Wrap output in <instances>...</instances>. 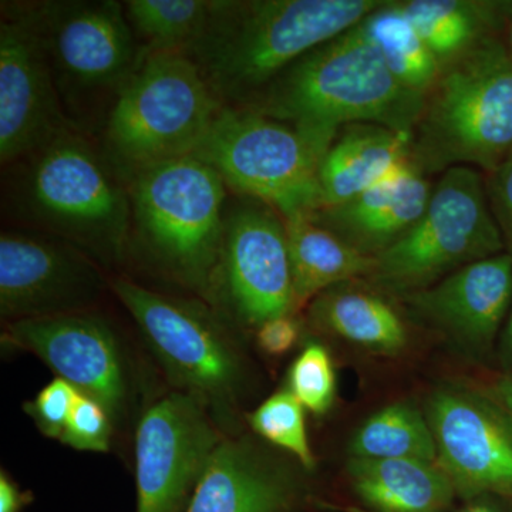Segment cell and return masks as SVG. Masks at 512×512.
Listing matches in <instances>:
<instances>
[{
  "label": "cell",
  "instance_id": "cell-1",
  "mask_svg": "<svg viewBox=\"0 0 512 512\" xmlns=\"http://www.w3.org/2000/svg\"><path fill=\"white\" fill-rule=\"evenodd\" d=\"M3 170V212L19 228L63 239L103 268L123 264L130 195L96 138L67 128Z\"/></svg>",
  "mask_w": 512,
  "mask_h": 512
},
{
  "label": "cell",
  "instance_id": "cell-2",
  "mask_svg": "<svg viewBox=\"0 0 512 512\" xmlns=\"http://www.w3.org/2000/svg\"><path fill=\"white\" fill-rule=\"evenodd\" d=\"M384 0H212L185 55L224 106L245 107L306 53L356 28Z\"/></svg>",
  "mask_w": 512,
  "mask_h": 512
},
{
  "label": "cell",
  "instance_id": "cell-3",
  "mask_svg": "<svg viewBox=\"0 0 512 512\" xmlns=\"http://www.w3.org/2000/svg\"><path fill=\"white\" fill-rule=\"evenodd\" d=\"M424 99L393 76L360 23L306 53L245 107L302 127L367 123L413 134Z\"/></svg>",
  "mask_w": 512,
  "mask_h": 512
},
{
  "label": "cell",
  "instance_id": "cell-4",
  "mask_svg": "<svg viewBox=\"0 0 512 512\" xmlns=\"http://www.w3.org/2000/svg\"><path fill=\"white\" fill-rule=\"evenodd\" d=\"M127 188L128 255L210 305L229 201L220 175L188 156L141 171Z\"/></svg>",
  "mask_w": 512,
  "mask_h": 512
},
{
  "label": "cell",
  "instance_id": "cell-5",
  "mask_svg": "<svg viewBox=\"0 0 512 512\" xmlns=\"http://www.w3.org/2000/svg\"><path fill=\"white\" fill-rule=\"evenodd\" d=\"M413 161L427 175L493 171L512 153V59L491 36L441 67L413 131Z\"/></svg>",
  "mask_w": 512,
  "mask_h": 512
},
{
  "label": "cell",
  "instance_id": "cell-6",
  "mask_svg": "<svg viewBox=\"0 0 512 512\" xmlns=\"http://www.w3.org/2000/svg\"><path fill=\"white\" fill-rule=\"evenodd\" d=\"M42 40L64 113L73 126L100 136L114 101L143 63L144 52L123 2H16Z\"/></svg>",
  "mask_w": 512,
  "mask_h": 512
},
{
  "label": "cell",
  "instance_id": "cell-7",
  "mask_svg": "<svg viewBox=\"0 0 512 512\" xmlns=\"http://www.w3.org/2000/svg\"><path fill=\"white\" fill-rule=\"evenodd\" d=\"M222 107L190 57L146 53L97 141L127 184L148 168L194 156Z\"/></svg>",
  "mask_w": 512,
  "mask_h": 512
},
{
  "label": "cell",
  "instance_id": "cell-8",
  "mask_svg": "<svg viewBox=\"0 0 512 512\" xmlns=\"http://www.w3.org/2000/svg\"><path fill=\"white\" fill-rule=\"evenodd\" d=\"M338 133L224 106L194 157L210 165L228 190L291 218L318 210L320 165Z\"/></svg>",
  "mask_w": 512,
  "mask_h": 512
},
{
  "label": "cell",
  "instance_id": "cell-9",
  "mask_svg": "<svg viewBox=\"0 0 512 512\" xmlns=\"http://www.w3.org/2000/svg\"><path fill=\"white\" fill-rule=\"evenodd\" d=\"M504 235L477 168H448L434 185L420 220L376 258L367 281L407 295L437 284L464 266L503 254Z\"/></svg>",
  "mask_w": 512,
  "mask_h": 512
},
{
  "label": "cell",
  "instance_id": "cell-10",
  "mask_svg": "<svg viewBox=\"0 0 512 512\" xmlns=\"http://www.w3.org/2000/svg\"><path fill=\"white\" fill-rule=\"evenodd\" d=\"M110 288L178 390L221 419L231 412L244 386V365L221 313L207 302L151 291L126 276L110 279Z\"/></svg>",
  "mask_w": 512,
  "mask_h": 512
},
{
  "label": "cell",
  "instance_id": "cell-11",
  "mask_svg": "<svg viewBox=\"0 0 512 512\" xmlns=\"http://www.w3.org/2000/svg\"><path fill=\"white\" fill-rule=\"evenodd\" d=\"M228 201L210 305L244 328L296 312L288 237L282 215L265 202Z\"/></svg>",
  "mask_w": 512,
  "mask_h": 512
},
{
  "label": "cell",
  "instance_id": "cell-12",
  "mask_svg": "<svg viewBox=\"0 0 512 512\" xmlns=\"http://www.w3.org/2000/svg\"><path fill=\"white\" fill-rule=\"evenodd\" d=\"M437 464L464 501L512 498V413L490 392L463 383L437 387L427 400Z\"/></svg>",
  "mask_w": 512,
  "mask_h": 512
},
{
  "label": "cell",
  "instance_id": "cell-13",
  "mask_svg": "<svg viewBox=\"0 0 512 512\" xmlns=\"http://www.w3.org/2000/svg\"><path fill=\"white\" fill-rule=\"evenodd\" d=\"M224 440L197 397L168 393L136 431L137 512H183L215 448Z\"/></svg>",
  "mask_w": 512,
  "mask_h": 512
},
{
  "label": "cell",
  "instance_id": "cell-14",
  "mask_svg": "<svg viewBox=\"0 0 512 512\" xmlns=\"http://www.w3.org/2000/svg\"><path fill=\"white\" fill-rule=\"evenodd\" d=\"M110 286L103 266L63 239L6 229L0 235V315L6 323L90 311Z\"/></svg>",
  "mask_w": 512,
  "mask_h": 512
},
{
  "label": "cell",
  "instance_id": "cell-15",
  "mask_svg": "<svg viewBox=\"0 0 512 512\" xmlns=\"http://www.w3.org/2000/svg\"><path fill=\"white\" fill-rule=\"evenodd\" d=\"M73 126L64 113L42 40L16 2L0 19V163L28 156Z\"/></svg>",
  "mask_w": 512,
  "mask_h": 512
},
{
  "label": "cell",
  "instance_id": "cell-16",
  "mask_svg": "<svg viewBox=\"0 0 512 512\" xmlns=\"http://www.w3.org/2000/svg\"><path fill=\"white\" fill-rule=\"evenodd\" d=\"M2 343L33 353L57 377L106 407L114 423L127 409L128 382L120 340L90 311L5 323Z\"/></svg>",
  "mask_w": 512,
  "mask_h": 512
},
{
  "label": "cell",
  "instance_id": "cell-17",
  "mask_svg": "<svg viewBox=\"0 0 512 512\" xmlns=\"http://www.w3.org/2000/svg\"><path fill=\"white\" fill-rule=\"evenodd\" d=\"M399 299L458 352L483 359L497 345L512 306V255L473 262Z\"/></svg>",
  "mask_w": 512,
  "mask_h": 512
},
{
  "label": "cell",
  "instance_id": "cell-18",
  "mask_svg": "<svg viewBox=\"0 0 512 512\" xmlns=\"http://www.w3.org/2000/svg\"><path fill=\"white\" fill-rule=\"evenodd\" d=\"M433 188L412 160L384 183L309 215L360 254L376 259L420 220Z\"/></svg>",
  "mask_w": 512,
  "mask_h": 512
},
{
  "label": "cell",
  "instance_id": "cell-19",
  "mask_svg": "<svg viewBox=\"0 0 512 512\" xmlns=\"http://www.w3.org/2000/svg\"><path fill=\"white\" fill-rule=\"evenodd\" d=\"M296 484L289 471L247 440L215 448L184 512H289Z\"/></svg>",
  "mask_w": 512,
  "mask_h": 512
},
{
  "label": "cell",
  "instance_id": "cell-20",
  "mask_svg": "<svg viewBox=\"0 0 512 512\" xmlns=\"http://www.w3.org/2000/svg\"><path fill=\"white\" fill-rule=\"evenodd\" d=\"M412 143L413 134L379 124L340 128L320 165L318 210L352 200L399 173L413 160Z\"/></svg>",
  "mask_w": 512,
  "mask_h": 512
},
{
  "label": "cell",
  "instance_id": "cell-21",
  "mask_svg": "<svg viewBox=\"0 0 512 512\" xmlns=\"http://www.w3.org/2000/svg\"><path fill=\"white\" fill-rule=\"evenodd\" d=\"M348 282L320 293L308 305L309 323L326 335L379 355L396 356L409 345L400 312L375 286Z\"/></svg>",
  "mask_w": 512,
  "mask_h": 512
},
{
  "label": "cell",
  "instance_id": "cell-22",
  "mask_svg": "<svg viewBox=\"0 0 512 512\" xmlns=\"http://www.w3.org/2000/svg\"><path fill=\"white\" fill-rule=\"evenodd\" d=\"M346 471L370 512H451L458 497L443 468L430 461L349 458Z\"/></svg>",
  "mask_w": 512,
  "mask_h": 512
},
{
  "label": "cell",
  "instance_id": "cell-23",
  "mask_svg": "<svg viewBox=\"0 0 512 512\" xmlns=\"http://www.w3.org/2000/svg\"><path fill=\"white\" fill-rule=\"evenodd\" d=\"M291 255L296 312L335 286L369 278L376 259L357 252L311 215L284 218Z\"/></svg>",
  "mask_w": 512,
  "mask_h": 512
},
{
  "label": "cell",
  "instance_id": "cell-24",
  "mask_svg": "<svg viewBox=\"0 0 512 512\" xmlns=\"http://www.w3.org/2000/svg\"><path fill=\"white\" fill-rule=\"evenodd\" d=\"M403 12L441 67L487 37L497 36L508 2L488 0H399Z\"/></svg>",
  "mask_w": 512,
  "mask_h": 512
},
{
  "label": "cell",
  "instance_id": "cell-25",
  "mask_svg": "<svg viewBox=\"0 0 512 512\" xmlns=\"http://www.w3.org/2000/svg\"><path fill=\"white\" fill-rule=\"evenodd\" d=\"M362 28L404 87L423 96L433 89L441 64L403 12L399 0H384L363 20Z\"/></svg>",
  "mask_w": 512,
  "mask_h": 512
},
{
  "label": "cell",
  "instance_id": "cell-26",
  "mask_svg": "<svg viewBox=\"0 0 512 512\" xmlns=\"http://www.w3.org/2000/svg\"><path fill=\"white\" fill-rule=\"evenodd\" d=\"M349 458L437 463V448L424 410L397 402L372 414L350 439Z\"/></svg>",
  "mask_w": 512,
  "mask_h": 512
},
{
  "label": "cell",
  "instance_id": "cell-27",
  "mask_svg": "<svg viewBox=\"0 0 512 512\" xmlns=\"http://www.w3.org/2000/svg\"><path fill=\"white\" fill-rule=\"evenodd\" d=\"M123 5L144 52L185 55L207 25L212 0H126Z\"/></svg>",
  "mask_w": 512,
  "mask_h": 512
},
{
  "label": "cell",
  "instance_id": "cell-28",
  "mask_svg": "<svg viewBox=\"0 0 512 512\" xmlns=\"http://www.w3.org/2000/svg\"><path fill=\"white\" fill-rule=\"evenodd\" d=\"M249 424L262 439L291 453L303 467L315 468V456L306 431L305 407L291 390L272 394L249 416Z\"/></svg>",
  "mask_w": 512,
  "mask_h": 512
},
{
  "label": "cell",
  "instance_id": "cell-29",
  "mask_svg": "<svg viewBox=\"0 0 512 512\" xmlns=\"http://www.w3.org/2000/svg\"><path fill=\"white\" fill-rule=\"evenodd\" d=\"M289 390L313 414L328 413L336 396V370L329 350L309 340L289 369Z\"/></svg>",
  "mask_w": 512,
  "mask_h": 512
},
{
  "label": "cell",
  "instance_id": "cell-30",
  "mask_svg": "<svg viewBox=\"0 0 512 512\" xmlns=\"http://www.w3.org/2000/svg\"><path fill=\"white\" fill-rule=\"evenodd\" d=\"M113 423L103 404L80 393L60 441L77 451L107 453L110 450Z\"/></svg>",
  "mask_w": 512,
  "mask_h": 512
},
{
  "label": "cell",
  "instance_id": "cell-31",
  "mask_svg": "<svg viewBox=\"0 0 512 512\" xmlns=\"http://www.w3.org/2000/svg\"><path fill=\"white\" fill-rule=\"evenodd\" d=\"M79 394L73 384L56 377L37 393L35 399L25 404V410L40 433L60 441Z\"/></svg>",
  "mask_w": 512,
  "mask_h": 512
},
{
  "label": "cell",
  "instance_id": "cell-32",
  "mask_svg": "<svg viewBox=\"0 0 512 512\" xmlns=\"http://www.w3.org/2000/svg\"><path fill=\"white\" fill-rule=\"evenodd\" d=\"M302 328L301 319L295 313L276 316L256 329V345L268 356H285L302 339Z\"/></svg>",
  "mask_w": 512,
  "mask_h": 512
},
{
  "label": "cell",
  "instance_id": "cell-33",
  "mask_svg": "<svg viewBox=\"0 0 512 512\" xmlns=\"http://www.w3.org/2000/svg\"><path fill=\"white\" fill-rule=\"evenodd\" d=\"M487 174L485 188L491 210L504 237L512 244V153Z\"/></svg>",
  "mask_w": 512,
  "mask_h": 512
},
{
  "label": "cell",
  "instance_id": "cell-34",
  "mask_svg": "<svg viewBox=\"0 0 512 512\" xmlns=\"http://www.w3.org/2000/svg\"><path fill=\"white\" fill-rule=\"evenodd\" d=\"M32 501V494L26 493L2 471L0 474V512H20Z\"/></svg>",
  "mask_w": 512,
  "mask_h": 512
},
{
  "label": "cell",
  "instance_id": "cell-35",
  "mask_svg": "<svg viewBox=\"0 0 512 512\" xmlns=\"http://www.w3.org/2000/svg\"><path fill=\"white\" fill-rule=\"evenodd\" d=\"M498 350L507 375L512 376V306L498 338Z\"/></svg>",
  "mask_w": 512,
  "mask_h": 512
},
{
  "label": "cell",
  "instance_id": "cell-36",
  "mask_svg": "<svg viewBox=\"0 0 512 512\" xmlns=\"http://www.w3.org/2000/svg\"><path fill=\"white\" fill-rule=\"evenodd\" d=\"M456 512H510L497 497H478L466 501V505Z\"/></svg>",
  "mask_w": 512,
  "mask_h": 512
},
{
  "label": "cell",
  "instance_id": "cell-37",
  "mask_svg": "<svg viewBox=\"0 0 512 512\" xmlns=\"http://www.w3.org/2000/svg\"><path fill=\"white\" fill-rule=\"evenodd\" d=\"M490 393L512 413V376L505 375L500 377L491 386Z\"/></svg>",
  "mask_w": 512,
  "mask_h": 512
},
{
  "label": "cell",
  "instance_id": "cell-38",
  "mask_svg": "<svg viewBox=\"0 0 512 512\" xmlns=\"http://www.w3.org/2000/svg\"><path fill=\"white\" fill-rule=\"evenodd\" d=\"M501 42L507 50L508 56L512 59V2L507 3V8H505L503 25H501L500 33Z\"/></svg>",
  "mask_w": 512,
  "mask_h": 512
}]
</instances>
